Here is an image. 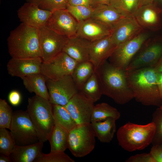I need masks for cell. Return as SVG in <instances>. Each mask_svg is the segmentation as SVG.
<instances>
[{
	"instance_id": "obj_1",
	"label": "cell",
	"mask_w": 162,
	"mask_h": 162,
	"mask_svg": "<svg viewBox=\"0 0 162 162\" xmlns=\"http://www.w3.org/2000/svg\"><path fill=\"white\" fill-rule=\"evenodd\" d=\"M126 76L129 87L136 101L145 106H161L162 99L157 84V73L153 67L126 71Z\"/></svg>"
},
{
	"instance_id": "obj_2",
	"label": "cell",
	"mask_w": 162,
	"mask_h": 162,
	"mask_svg": "<svg viewBox=\"0 0 162 162\" xmlns=\"http://www.w3.org/2000/svg\"><path fill=\"white\" fill-rule=\"evenodd\" d=\"M102 94L123 105L134 98L129 87L125 70L116 67L107 61L95 70Z\"/></svg>"
},
{
	"instance_id": "obj_3",
	"label": "cell",
	"mask_w": 162,
	"mask_h": 162,
	"mask_svg": "<svg viewBox=\"0 0 162 162\" xmlns=\"http://www.w3.org/2000/svg\"><path fill=\"white\" fill-rule=\"evenodd\" d=\"M8 53L12 58H41L40 29L21 23L7 39Z\"/></svg>"
},
{
	"instance_id": "obj_4",
	"label": "cell",
	"mask_w": 162,
	"mask_h": 162,
	"mask_svg": "<svg viewBox=\"0 0 162 162\" xmlns=\"http://www.w3.org/2000/svg\"><path fill=\"white\" fill-rule=\"evenodd\" d=\"M155 131L154 123L139 124L129 122L118 130L116 136L119 145L129 152L143 149L152 142Z\"/></svg>"
},
{
	"instance_id": "obj_5",
	"label": "cell",
	"mask_w": 162,
	"mask_h": 162,
	"mask_svg": "<svg viewBox=\"0 0 162 162\" xmlns=\"http://www.w3.org/2000/svg\"><path fill=\"white\" fill-rule=\"evenodd\" d=\"M27 111L38 134L40 142L48 140L55 122L52 104L49 100L35 95L28 99Z\"/></svg>"
},
{
	"instance_id": "obj_6",
	"label": "cell",
	"mask_w": 162,
	"mask_h": 162,
	"mask_svg": "<svg viewBox=\"0 0 162 162\" xmlns=\"http://www.w3.org/2000/svg\"><path fill=\"white\" fill-rule=\"evenodd\" d=\"M162 57V34L155 33L142 44L126 70L129 71L141 68L153 67Z\"/></svg>"
},
{
	"instance_id": "obj_7",
	"label": "cell",
	"mask_w": 162,
	"mask_h": 162,
	"mask_svg": "<svg viewBox=\"0 0 162 162\" xmlns=\"http://www.w3.org/2000/svg\"><path fill=\"white\" fill-rule=\"evenodd\" d=\"M16 145L26 146L40 142L38 134L27 110L13 112L9 129Z\"/></svg>"
},
{
	"instance_id": "obj_8",
	"label": "cell",
	"mask_w": 162,
	"mask_h": 162,
	"mask_svg": "<svg viewBox=\"0 0 162 162\" xmlns=\"http://www.w3.org/2000/svg\"><path fill=\"white\" fill-rule=\"evenodd\" d=\"M96 137L91 123L77 125L68 132V148L74 157H84L94 149Z\"/></svg>"
},
{
	"instance_id": "obj_9",
	"label": "cell",
	"mask_w": 162,
	"mask_h": 162,
	"mask_svg": "<svg viewBox=\"0 0 162 162\" xmlns=\"http://www.w3.org/2000/svg\"><path fill=\"white\" fill-rule=\"evenodd\" d=\"M154 34L144 29L134 38L118 45L109 58V62L116 67L126 71L143 43Z\"/></svg>"
},
{
	"instance_id": "obj_10",
	"label": "cell",
	"mask_w": 162,
	"mask_h": 162,
	"mask_svg": "<svg viewBox=\"0 0 162 162\" xmlns=\"http://www.w3.org/2000/svg\"><path fill=\"white\" fill-rule=\"evenodd\" d=\"M49 101L53 104L65 106L79 92L71 75L56 80L46 79Z\"/></svg>"
},
{
	"instance_id": "obj_11",
	"label": "cell",
	"mask_w": 162,
	"mask_h": 162,
	"mask_svg": "<svg viewBox=\"0 0 162 162\" xmlns=\"http://www.w3.org/2000/svg\"><path fill=\"white\" fill-rule=\"evenodd\" d=\"M78 63L67 53L62 52L51 60L43 62L41 73L46 79H57L71 75Z\"/></svg>"
},
{
	"instance_id": "obj_12",
	"label": "cell",
	"mask_w": 162,
	"mask_h": 162,
	"mask_svg": "<svg viewBox=\"0 0 162 162\" xmlns=\"http://www.w3.org/2000/svg\"><path fill=\"white\" fill-rule=\"evenodd\" d=\"M43 62H47L62 52L68 38L60 35L46 25L40 29Z\"/></svg>"
},
{
	"instance_id": "obj_13",
	"label": "cell",
	"mask_w": 162,
	"mask_h": 162,
	"mask_svg": "<svg viewBox=\"0 0 162 162\" xmlns=\"http://www.w3.org/2000/svg\"><path fill=\"white\" fill-rule=\"evenodd\" d=\"M79 23L66 9L52 11L46 25L57 34L68 38L76 36Z\"/></svg>"
},
{
	"instance_id": "obj_14",
	"label": "cell",
	"mask_w": 162,
	"mask_h": 162,
	"mask_svg": "<svg viewBox=\"0 0 162 162\" xmlns=\"http://www.w3.org/2000/svg\"><path fill=\"white\" fill-rule=\"evenodd\" d=\"M94 106L92 100L79 92L64 106L76 124L82 125L91 123Z\"/></svg>"
},
{
	"instance_id": "obj_15",
	"label": "cell",
	"mask_w": 162,
	"mask_h": 162,
	"mask_svg": "<svg viewBox=\"0 0 162 162\" xmlns=\"http://www.w3.org/2000/svg\"><path fill=\"white\" fill-rule=\"evenodd\" d=\"M143 30L134 16H125L113 27L110 37L112 44L117 46L134 38Z\"/></svg>"
},
{
	"instance_id": "obj_16",
	"label": "cell",
	"mask_w": 162,
	"mask_h": 162,
	"mask_svg": "<svg viewBox=\"0 0 162 162\" xmlns=\"http://www.w3.org/2000/svg\"><path fill=\"white\" fill-rule=\"evenodd\" d=\"M52 11L40 8L36 4L26 2L17 10L21 23L40 29L46 25Z\"/></svg>"
},
{
	"instance_id": "obj_17",
	"label": "cell",
	"mask_w": 162,
	"mask_h": 162,
	"mask_svg": "<svg viewBox=\"0 0 162 162\" xmlns=\"http://www.w3.org/2000/svg\"><path fill=\"white\" fill-rule=\"evenodd\" d=\"M161 11L152 3L140 7L134 16L143 29L156 33L162 30Z\"/></svg>"
},
{
	"instance_id": "obj_18",
	"label": "cell",
	"mask_w": 162,
	"mask_h": 162,
	"mask_svg": "<svg viewBox=\"0 0 162 162\" xmlns=\"http://www.w3.org/2000/svg\"><path fill=\"white\" fill-rule=\"evenodd\" d=\"M43 61L41 58H12L7 65L8 74L22 79L32 74L41 73Z\"/></svg>"
},
{
	"instance_id": "obj_19",
	"label": "cell",
	"mask_w": 162,
	"mask_h": 162,
	"mask_svg": "<svg viewBox=\"0 0 162 162\" xmlns=\"http://www.w3.org/2000/svg\"><path fill=\"white\" fill-rule=\"evenodd\" d=\"M112 30L108 26L90 18L79 22L76 36L92 42L110 35Z\"/></svg>"
},
{
	"instance_id": "obj_20",
	"label": "cell",
	"mask_w": 162,
	"mask_h": 162,
	"mask_svg": "<svg viewBox=\"0 0 162 162\" xmlns=\"http://www.w3.org/2000/svg\"><path fill=\"white\" fill-rule=\"evenodd\" d=\"M116 46L112 43L110 35L91 42L89 60L95 70L108 59Z\"/></svg>"
},
{
	"instance_id": "obj_21",
	"label": "cell",
	"mask_w": 162,
	"mask_h": 162,
	"mask_svg": "<svg viewBox=\"0 0 162 162\" xmlns=\"http://www.w3.org/2000/svg\"><path fill=\"white\" fill-rule=\"evenodd\" d=\"M91 42L77 36L68 38L62 52L78 63L89 61Z\"/></svg>"
},
{
	"instance_id": "obj_22",
	"label": "cell",
	"mask_w": 162,
	"mask_h": 162,
	"mask_svg": "<svg viewBox=\"0 0 162 162\" xmlns=\"http://www.w3.org/2000/svg\"><path fill=\"white\" fill-rule=\"evenodd\" d=\"M43 142L26 146L15 145L10 157L14 162H34L42 152Z\"/></svg>"
},
{
	"instance_id": "obj_23",
	"label": "cell",
	"mask_w": 162,
	"mask_h": 162,
	"mask_svg": "<svg viewBox=\"0 0 162 162\" xmlns=\"http://www.w3.org/2000/svg\"><path fill=\"white\" fill-rule=\"evenodd\" d=\"M25 88L30 93L49 100L50 96L46 86V78L41 73L29 75L22 79Z\"/></svg>"
},
{
	"instance_id": "obj_24",
	"label": "cell",
	"mask_w": 162,
	"mask_h": 162,
	"mask_svg": "<svg viewBox=\"0 0 162 162\" xmlns=\"http://www.w3.org/2000/svg\"><path fill=\"white\" fill-rule=\"evenodd\" d=\"M94 8L91 18L108 26L112 29L119 20L125 17L109 5H100Z\"/></svg>"
},
{
	"instance_id": "obj_25",
	"label": "cell",
	"mask_w": 162,
	"mask_h": 162,
	"mask_svg": "<svg viewBox=\"0 0 162 162\" xmlns=\"http://www.w3.org/2000/svg\"><path fill=\"white\" fill-rule=\"evenodd\" d=\"M116 120L109 118L101 121L91 123L96 137L101 142L109 143L116 131Z\"/></svg>"
},
{
	"instance_id": "obj_26",
	"label": "cell",
	"mask_w": 162,
	"mask_h": 162,
	"mask_svg": "<svg viewBox=\"0 0 162 162\" xmlns=\"http://www.w3.org/2000/svg\"><path fill=\"white\" fill-rule=\"evenodd\" d=\"M95 71L94 66L90 61L77 64L71 76L79 92Z\"/></svg>"
},
{
	"instance_id": "obj_27",
	"label": "cell",
	"mask_w": 162,
	"mask_h": 162,
	"mask_svg": "<svg viewBox=\"0 0 162 162\" xmlns=\"http://www.w3.org/2000/svg\"><path fill=\"white\" fill-rule=\"evenodd\" d=\"M68 132L60 126L55 124L48 138L51 151L64 152L68 148Z\"/></svg>"
},
{
	"instance_id": "obj_28",
	"label": "cell",
	"mask_w": 162,
	"mask_h": 162,
	"mask_svg": "<svg viewBox=\"0 0 162 162\" xmlns=\"http://www.w3.org/2000/svg\"><path fill=\"white\" fill-rule=\"evenodd\" d=\"M52 113L55 124L68 132L77 125L64 106L52 104Z\"/></svg>"
},
{
	"instance_id": "obj_29",
	"label": "cell",
	"mask_w": 162,
	"mask_h": 162,
	"mask_svg": "<svg viewBox=\"0 0 162 162\" xmlns=\"http://www.w3.org/2000/svg\"><path fill=\"white\" fill-rule=\"evenodd\" d=\"M120 116V112L116 108L107 103L102 102L94 106L91 122L103 121L109 118L117 120Z\"/></svg>"
},
{
	"instance_id": "obj_30",
	"label": "cell",
	"mask_w": 162,
	"mask_h": 162,
	"mask_svg": "<svg viewBox=\"0 0 162 162\" xmlns=\"http://www.w3.org/2000/svg\"><path fill=\"white\" fill-rule=\"evenodd\" d=\"M95 103L103 95L99 80L95 71L79 91Z\"/></svg>"
},
{
	"instance_id": "obj_31",
	"label": "cell",
	"mask_w": 162,
	"mask_h": 162,
	"mask_svg": "<svg viewBox=\"0 0 162 162\" xmlns=\"http://www.w3.org/2000/svg\"><path fill=\"white\" fill-rule=\"evenodd\" d=\"M109 5L125 16H134L140 7L139 0H111Z\"/></svg>"
},
{
	"instance_id": "obj_32",
	"label": "cell",
	"mask_w": 162,
	"mask_h": 162,
	"mask_svg": "<svg viewBox=\"0 0 162 162\" xmlns=\"http://www.w3.org/2000/svg\"><path fill=\"white\" fill-rule=\"evenodd\" d=\"M10 131L4 128H0V155L10 156L15 146Z\"/></svg>"
},
{
	"instance_id": "obj_33",
	"label": "cell",
	"mask_w": 162,
	"mask_h": 162,
	"mask_svg": "<svg viewBox=\"0 0 162 162\" xmlns=\"http://www.w3.org/2000/svg\"><path fill=\"white\" fill-rule=\"evenodd\" d=\"M75 161L64 152L50 151L45 154L41 152L34 162H75Z\"/></svg>"
},
{
	"instance_id": "obj_34",
	"label": "cell",
	"mask_w": 162,
	"mask_h": 162,
	"mask_svg": "<svg viewBox=\"0 0 162 162\" xmlns=\"http://www.w3.org/2000/svg\"><path fill=\"white\" fill-rule=\"evenodd\" d=\"M66 9L79 23L91 18L94 10L92 7L69 5Z\"/></svg>"
},
{
	"instance_id": "obj_35",
	"label": "cell",
	"mask_w": 162,
	"mask_h": 162,
	"mask_svg": "<svg viewBox=\"0 0 162 162\" xmlns=\"http://www.w3.org/2000/svg\"><path fill=\"white\" fill-rule=\"evenodd\" d=\"M13 112L5 100L0 99V128L10 129Z\"/></svg>"
},
{
	"instance_id": "obj_36",
	"label": "cell",
	"mask_w": 162,
	"mask_h": 162,
	"mask_svg": "<svg viewBox=\"0 0 162 162\" xmlns=\"http://www.w3.org/2000/svg\"><path fill=\"white\" fill-rule=\"evenodd\" d=\"M27 2L37 4L40 8L52 11L56 9H66L68 0H26Z\"/></svg>"
},
{
	"instance_id": "obj_37",
	"label": "cell",
	"mask_w": 162,
	"mask_h": 162,
	"mask_svg": "<svg viewBox=\"0 0 162 162\" xmlns=\"http://www.w3.org/2000/svg\"><path fill=\"white\" fill-rule=\"evenodd\" d=\"M152 122L154 124L155 131L152 144L160 145L162 144V110L160 107L153 112Z\"/></svg>"
},
{
	"instance_id": "obj_38",
	"label": "cell",
	"mask_w": 162,
	"mask_h": 162,
	"mask_svg": "<svg viewBox=\"0 0 162 162\" xmlns=\"http://www.w3.org/2000/svg\"><path fill=\"white\" fill-rule=\"evenodd\" d=\"M126 162H156L150 153H142L131 156L126 159Z\"/></svg>"
},
{
	"instance_id": "obj_39",
	"label": "cell",
	"mask_w": 162,
	"mask_h": 162,
	"mask_svg": "<svg viewBox=\"0 0 162 162\" xmlns=\"http://www.w3.org/2000/svg\"><path fill=\"white\" fill-rule=\"evenodd\" d=\"M150 153L156 162H162V147L160 145H153Z\"/></svg>"
},
{
	"instance_id": "obj_40",
	"label": "cell",
	"mask_w": 162,
	"mask_h": 162,
	"mask_svg": "<svg viewBox=\"0 0 162 162\" xmlns=\"http://www.w3.org/2000/svg\"><path fill=\"white\" fill-rule=\"evenodd\" d=\"M8 99L10 103L14 106L19 104L21 100V96L20 93L16 90H13L9 93Z\"/></svg>"
},
{
	"instance_id": "obj_41",
	"label": "cell",
	"mask_w": 162,
	"mask_h": 162,
	"mask_svg": "<svg viewBox=\"0 0 162 162\" xmlns=\"http://www.w3.org/2000/svg\"><path fill=\"white\" fill-rule=\"evenodd\" d=\"M68 5L93 7L92 0H68Z\"/></svg>"
},
{
	"instance_id": "obj_42",
	"label": "cell",
	"mask_w": 162,
	"mask_h": 162,
	"mask_svg": "<svg viewBox=\"0 0 162 162\" xmlns=\"http://www.w3.org/2000/svg\"><path fill=\"white\" fill-rule=\"evenodd\" d=\"M157 80L160 96L162 99V73H157Z\"/></svg>"
},
{
	"instance_id": "obj_43",
	"label": "cell",
	"mask_w": 162,
	"mask_h": 162,
	"mask_svg": "<svg viewBox=\"0 0 162 162\" xmlns=\"http://www.w3.org/2000/svg\"><path fill=\"white\" fill-rule=\"evenodd\" d=\"M111 0H92V6L94 7L100 5H109Z\"/></svg>"
},
{
	"instance_id": "obj_44",
	"label": "cell",
	"mask_w": 162,
	"mask_h": 162,
	"mask_svg": "<svg viewBox=\"0 0 162 162\" xmlns=\"http://www.w3.org/2000/svg\"><path fill=\"white\" fill-rule=\"evenodd\" d=\"M153 67L157 73H162V57Z\"/></svg>"
},
{
	"instance_id": "obj_45",
	"label": "cell",
	"mask_w": 162,
	"mask_h": 162,
	"mask_svg": "<svg viewBox=\"0 0 162 162\" xmlns=\"http://www.w3.org/2000/svg\"><path fill=\"white\" fill-rule=\"evenodd\" d=\"M12 161L10 156L0 155V162H11Z\"/></svg>"
},
{
	"instance_id": "obj_46",
	"label": "cell",
	"mask_w": 162,
	"mask_h": 162,
	"mask_svg": "<svg viewBox=\"0 0 162 162\" xmlns=\"http://www.w3.org/2000/svg\"><path fill=\"white\" fill-rule=\"evenodd\" d=\"M153 3L161 11H162V0H153Z\"/></svg>"
},
{
	"instance_id": "obj_47",
	"label": "cell",
	"mask_w": 162,
	"mask_h": 162,
	"mask_svg": "<svg viewBox=\"0 0 162 162\" xmlns=\"http://www.w3.org/2000/svg\"><path fill=\"white\" fill-rule=\"evenodd\" d=\"M153 0H139L140 7L142 5L152 3Z\"/></svg>"
},
{
	"instance_id": "obj_48",
	"label": "cell",
	"mask_w": 162,
	"mask_h": 162,
	"mask_svg": "<svg viewBox=\"0 0 162 162\" xmlns=\"http://www.w3.org/2000/svg\"><path fill=\"white\" fill-rule=\"evenodd\" d=\"M160 18L162 26V11H161L160 13Z\"/></svg>"
},
{
	"instance_id": "obj_49",
	"label": "cell",
	"mask_w": 162,
	"mask_h": 162,
	"mask_svg": "<svg viewBox=\"0 0 162 162\" xmlns=\"http://www.w3.org/2000/svg\"><path fill=\"white\" fill-rule=\"evenodd\" d=\"M159 107L162 110V104L161 106Z\"/></svg>"
},
{
	"instance_id": "obj_50",
	"label": "cell",
	"mask_w": 162,
	"mask_h": 162,
	"mask_svg": "<svg viewBox=\"0 0 162 162\" xmlns=\"http://www.w3.org/2000/svg\"><path fill=\"white\" fill-rule=\"evenodd\" d=\"M162 147V144L160 145Z\"/></svg>"
}]
</instances>
